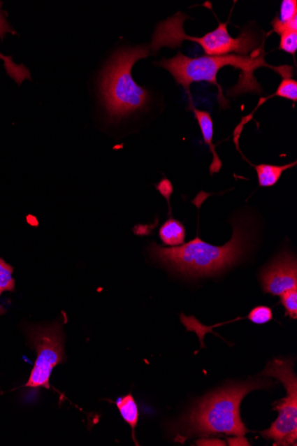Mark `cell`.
<instances>
[{
	"label": "cell",
	"instance_id": "cell-1",
	"mask_svg": "<svg viewBox=\"0 0 297 446\" xmlns=\"http://www.w3.org/2000/svg\"><path fill=\"white\" fill-rule=\"evenodd\" d=\"M233 238L223 246L203 242L197 236L181 246L164 248L152 243V259L172 272L187 278H202L220 273L236 265L249 250L251 236L242 220L234 222Z\"/></svg>",
	"mask_w": 297,
	"mask_h": 446
},
{
	"label": "cell",
	"instance_id": "cell-2",
	"mask_svg": "<svg viewBox=\"0 0 297 446\" xmlns=\"http://www.w3.org/2000/svg\"><path fill=\"white\" fill-rule=\"evenodd\" d=\"M157 64L168 70L174 78L176 83L182 85L188 94L191 83L207 81V82L215 85L219 90L218 100H219L222 107L227 102L224 97L220 85L217 82V75L218 71L225 65H231V66L241 71L239 83L233 87V90L230 91V92L233 91V96L245 92L260 93L262 91L256 78L254 77V71L259 68H270V69L282 75L283 79L291 77L293 73L292 67L289 66V65L277 67L267 64L264 60L263 48L257 50L252 57L227 55H222V57L205 55V57L198 58H190L185 57L181 52H178V54L171 59H163Z\"/></svg>",
	"mask_w": 297,
	"mask_h": 446
},
{
	"label": "cell",
	"instance_id": "cell-3",
	"mask_svg": "<svg viewBox=\"0 0 297 446\" xmlns=\"http://www.w3.org/2000/svg\"><path fill=\"white\" fill-rule=\"evenodd\" d=\"M269 385L266 380H249L208 394L182 418V438L217 434L244 436L249 431L240 418V403L247 394Z\"/></svg>",
	"mask_w": 297,
	"mask_h": 446
},
{
	"label": "cell",
	"instance_id": "cell-4",
	"mask_svg": "<svg viewBox=\"0 0 297 446\" xmlns=\"http://www.w3.org/2000/svg\"><path fill=\"white\" fill-rule=\"evenodd\" d=\"M151 55L149 47L137 45L120 48L108 61L101 73L100 92L110 119L124 118L149 103V91L133 80L132 68Z\"/></svg>",
	"mask_w": 297,
	"mask_h": 446
},
{
	"label": "cell",
	"instance_id": "cell-5",
	"mask_svg": "<svg viewBox=\"0 0 297 446\" xmlns=\"http://www.w3.org/2000/svg\"><path fill=\"white\" fill-rule=\"evenodd\" d=\"M185 15L178 13L175 16L161 22L153 34L150 50L153 53L168 47H180L184 41H194L200 44L208 57H222L229 53L247 55L259 45V38L251 31H244L238 38H231L228 32L227 22L220 24L215 31L203 37H190L184 34Z\"/></svg>",
	"mask_w": 297,
	"mask_h": 446
},
{
	"label": "cell",
	"instance_id": "cell-6",
	"mask_svg": "<svg viewBox=\"0 0 297 446\" xmlns=\"http://www.w3.org/2000/svg\"><path fill=\"white\" fill-rule=\"evenodd\" d=\"M262 375L275 377L285 387L287 396L275 403L278 418L268 429L261 433L273 440V445H297V377L291 359L270 361Z\"/></svg>",
	"mask_w": 297,
	"mask_h": 446
},
{
	"label": "cell",
	"instance_id": "cell-7",
	"mask_svg": "<svg viewBox=\"0 0 297 446\" xmlns=\"http://www.w3.org/2000/svg\"><path fill=\"white\" fill-rule=\"evenodd\" d=\"M28 340L37 357L25 387L49 389L54 368L66 360L63 327L59 322L31 327L28 329Z\"/></svg>",
	"mask_w": 297,
	"mask_h": 446
},
{
	"label": "cell",
	"instance_id": "cell-8",
	"mask_svg": "<svg viewBox=\"0 0 297 446\" xmlns=\"http://www.w3.org/2000/svg\"><path fill=\"white\" fill-rule=\"evenodd\" d=\"M263 291L273 296L297 288V261L291 253L283 252L260 275Z\"/></svg>",
	"mask_w": 297,
	"mask_h": 446
},
{
	"label": "cell",
	"instance_id": "cell-9",
	"mask_svg": "<svg viewBox=\"0 0 297 446\" xmlns=\"http://www.w3.org/2000/svg\"><path fill=\"white\" fill-rule=\"evenodd\" d=\"M194 113L196 120H198V126H200L202 136L205 145L210 146L212 154H213V162L210 165V173L212 175L217 173L220 171L222 168V162L218 158L217 152L213 145V136H214V122L212 120L210 113L205 112V110H200L194 109Z\"/></svg>",
	"mask_w": 297,
	"mask_h": 446
},
{
	"label": "cell",
	"instance_id": "cell-10",
	"mask_svg": "<svg viewBox=\"0 0 297 446\" xmlns=\"http://www.w3.org/2000/svg\"><path fill=\"white\" fill-rule=\"evenodd\" d=\"M159 234L165 245L178 247L184 243L186 231L180 221L169 218L159 229Z\"/></svg>",
	"mask_w": 297,
	"mask_h": 446
},
{
	"label": "cell",
	"instance_id": "cell-11",
	"mask_svg": "<svg viewBox=\"0 0 297 446\" xmlns=\"http://www.w3.org/2000/svg\"><path fill=\"white\" fill-rule=\"evenodd\" d=\"M252 165L256 169L259 184L261 187H270L277 184L284 171L296 165V161L283 166H275L269 164Z\"/></svg>",
	"mask_w": 297,
	"mask_h": 446
},
{
	"label": "cell",
	"instance_id": "cell-12",
	"mask_svg": "<svg viewBox=\"0 0 297 446\" xmlns=\"http://www.w3.org/2000/svg\"><path fill=\"white\" fill-rule=\"evenodd\" d=\"M115 405L117 409H119L124 421L131 426L133 441L136 442V445L138 444L136 440L135 431L137 423H138L139 411L132 394L129 393L126 396L119 397V398L116 400Z\"/></svg>",
	"mask_w": 297,
	"mask_h": 446
},
{
	"label": "cell",
	"instance_id": "cell-13",
	"mask_svg": "<svg viewBox=\"0 0 297 446\" xmlns=\"http://www.w3.org/2000/svg\"><path fill=\"white\" fill-rule=\"evenodd\" d=\"M0 60L4 63L6 74L8 75L12 80H14L18 86H21L26 80H31V73L27 67L24 64H16L12 59V57H6V55L0 53Z\"/></svg>",
	"mask_w": 297,
	"mask_h": 446
},
{
	"label": "cell",
	"instance_id": "cell-14",
	"mask_svg": "<svg viewBox=\"0 0 297 446\" xmlns=\"http://www.w3.org/2000/svg\"><path fill=\"white\" fill-rule=\"evenodd\" d=\"M15 269L10 264L0 258V297L6 292L15 291V280L13 278ZM5 309L0 305V315L5 314Z\"/></svg>",
	"mask_w": 297,
	"mask_h": 446
},
{
	"label": "cell",
	"instance_id": "cell-15",
	"mask_svg": "<svg viewBox=\"0 0 297 446\" xmlns=\"http://www.w3.org/2000/svg\"><path fill=\"white\" fill-rule=\"evenodd\" d=\"M295 17H297L296 0H283L280 14L272 22L273 24L284 25L289 24Z\"/></svg>",
	"mask_w": 297,
	"mask_h": 446
},
{
	"label": "cell",
	"instance_id": "cell-16",
	"mask_svg": "<svg viewBox=\"0 0 297 446\" xmlns=\"http://www.w3.org/2000/svg\"><path fill=\"white\" fill-rule=\"evenodd\" d=\"M280 304L286 309L285 315L291 319L297 318V288L289 289L280 296Z\"/></svg>",
	"mask_w": 297,
	"mask_h": 446
},
{
	"label": "cell",
	"instance_id": "cell-17",
	"mask_svg": "<svg viewBox=\"0 0 297 446\" xmlns=\"http://www.w3.org/2000/svg\"><path fill=\"white\" fill-rule=\"evenodd\" d=\"M273 96L282 97V99L291 100L296 103L297 101V81L290 79V78L283 79L276 93L270 97Z\"/></svg>",
	"mask_w": 297,
	"mask_h": 446
},
{
	"label": "cell",
	"instance_id": "cell-18",
	"mask_svg": "<svg viewBox=\"0 0 297 446\" xmlns=\"http://www.w3.org/2000/svg\"><path fill=\"white\" fill-rule=\"evenodd\" d=\"M273 318L272 308L266 307V305L254 308L247 315V319L256 324H266L272 321Z\"/></svg>",
	"mask_w": 297,
	"mask_h": 446
},
{
	"label": "cell",
	"instance_id": "cell-19",
	"mask_svg": "<svg viewBox=\"0 0 297 446\" xmlns=\"http://www.w3.org/2000/svg\"><path fill=\"white\" fill-rule=\"evenodd\" d=\"M280 50L295 55L297 50V31H286L280 35Z\"/></svg>",
	"mask_w": 297,
	"mask_h": 446
},
{
	"label": "cell",
	"instance_id": "cell-20",
	"mask_svg": "<svg viewBox=\"0 0 297 446\" xmlns=\"http://www.w3.org/2000/svg\"><path fill=\"white\" fill-rule=\"evenodd\" d=\"M3 3L0 1V38L4 40L6 35L11 34L15 35L16 32L12 26L10 25L8 19V13L2 10Z\"/></svg>",
	"mask_w": 297,
	"mask_h": 446
},
{
	"label": "cell",
	"instance_id": "cell-21",
	"mask_svg": "<svg viewBox=\"0 0 297 446\" xmlns=\"http://www.w3.org/2000/svg\"><path fill=\"white\" fill-rule=\"evenodd\" d=\"M198 445H225V443L220 440H215V439H210V440H207V439H203V440L198 441Z\"/></svg>",
	"mask_w": 297,
	"mask_h": 446
}]
</instances>
